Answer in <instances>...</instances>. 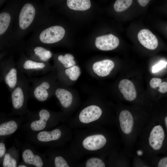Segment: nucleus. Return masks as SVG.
Returning a JSON list of instances; mask_svg holds the SVG:
<instances>
[{
  "label": "nucleus",
  "mask_w": 167,
  "mask_h": 167,
  "mask_svg": "<svg viewBox=\"0 0 167 167\" xmlns=\"http://www.w3.org/2000/svg\"><path fill=\"white\" fill-rule=\"evenodd\" d=\"M119 43V40L117 37L109 34L97 37L95 44L96 47L101 50L109 51L116 48Z\"/></svg>",
  "instance_id": "6e6552de"
},
{
  "label": "nucleus",
  "mask_w": 167,
  "mask_h": 167,
  "mask_svg": "<svg viewBox=\"0 0 167 167\" xmlns=\"http://www.w3.org/2000/svg\"><path fill=\"white\" fill-rule=\"evenodd\" d=\"M30 81L22 73L18 84L10 92L11 103L14 109L21 110L24 107L29 95Z\"/></svg>",
  "instance_id": "20e7f679"
},
{
  "label": "nucleus",
  "mask_w": 167,
  "mask_h": 167,
  "mask_svg": "<svg viewBox=\"0 0 167 167\" xmlns=\"http://www.w3.org/2000/svg\"><path fill=\"white\" fill-rule=\"evenodd\" d=\"M106 139L103 135L96 134L86 137L83 141L82 144L85 149L95 151L102 148L106 144Z\"/></svg>",
  "instance_id": "9b49d317"
},
{
  "label": "nucleus",
  "mask_w": 167,
  "mask_h": 167,
  "mask_svg": "<svg viewBox=\"0 0 167 167\" xmlns=\"http://www.w3.org/2000/svg\"><path fill=\"white\" fill-rule=\"evenodd\" d=\"M6 148L5 144L2 142L0 143V157L1 158L6 154Z\"/></svg>",
  "instance_id": "473e14b6"
},
{
  "label": "nucleus",
  "mask_w": 167,
  "mask_h": 167,
  "mask_svg": "<svg viewBox=\"0 0 167 167\" xmlns=\"http://www.w3.org/2000/svg\"><path fill=\"white\" fill-rule=\"evenodd\" d=\"M64 29L59 26H52L43 30L40 33L39 39L42 43L50 44L61 40L65 34Z\"/></svg>",
  "instance_id": "39448f33"
},
{
  "label": "nucleus",
  "mask_w": 167,
  "mask_h": 167,
  "mask_svg": "<svg viewBox=\"0 0 167 167\" xmlns=\"http://www.w3.org/2000/svg\"><path fill=\"white\" fill-rule=\"evenodd\" d=\"M167 64V62L161 61L158 63L152 66V73L157 72L165 67Z\"/></svg>",
  "instance_id": "c85d7f7f"
},
{
  "label": "nucleus",
  "mask_w": 167,
  "mask_h": 167,
  "mask_svg": "<svg viewBox=\"0 0 167 167\" xmlns=\"http://www.w3.org/2000/svg\"><path fill=\"white\" fill-rule=\"evenodd\" d=\"M52 71L32 80V83L30 86L29 96L41 102L49 98L55 88L54 77Z\"/></svg>",
  "instance_id": "f257e3e1"
},
{
  "label": "nucleus",
  "mask_w": 167,
  "mask_h": 167,
  "mask_svg": "<svg viewBox=\"0 0 167 167\" xmlns=\"http://www.w3.org/2000/svg\"><path fill=\"white\" fill-rule=\"evenodd\" d=\"M18 167H26V166L24 165H20L18 166Z\"/></svg>",
  "instance_id": "e433bc0d"
},
{
  "label": "nucleus",
  "mask_w": 167,
  "mask_h": 167,
  "mask_svg": "<svg viewBox=\"0 0 167 167\" xmlns=\"http://www.w3.org/2000/svg\"><path fill=\"white\" fill-rule=\"evenodd\" d=\"M157 166L158 167H167V157L161 159L158 162Z\"/></svg>",
  "instance_id": "2f4dec72"
},
{
  "label": "nucleus",
  "mask_w": 167,
  "mask_h": 167,
  "mask_svg": "<svg viewBox=\"0 0 167 167\" xmlns=\"http://www.w3.org/2000/svg\"><path fill=\"white\" fill-rule=\"evenodd\" d=\"M114 62L111 60L106 59L95 62L92 66L94 72L101 77L109 75L114 67Z\"/></svg>",
  "instance_id": "4468645a"
},
{
  "label": "nucleus",
  "mask_w": 167,
  "mask_h": 167,
  "mask_svg": "<svg viewBox=\"0 0 167 167\" xmlns=\"http://www.w3.org/2000/svg\"><path fill=\"white\" fill-rule=\"evenodd\" d=\"M3 166L4 167H16L17 166L16 160L12 157L9 154H6L3 159Z\"/></svg>",
  "instance_id": "bb28decb"
},
{
  "label": "nucleus",
  "mask_w": 167,
  "mask_h": 167,
  "mask_svg": "<svg viewBox=\"0 0 167 167\" xmlns=\"http://www.w3.org/2000/svg\"><path fill=\"white\" fill-rule=\"evenodd\" d=\"M36 14L34 6L30 3L25 4L19 13V20L20 28L23 30L27 28L32 23Z\"/></svg>",
  "instance_id": "0eeeda50"
},
{
  "label": "nucleus",
  "mask_w": 167,
  "mask_h": 167,
  "mask_svg": "<svg viewBox=\"0 0 167 167\" xmlns=\"http://www.w3.org/2000/svg\"><path fill=\"white\" fill-rule=\"evenodd\" d=\"M55 166L56 167H69L66 161L61 156H57L54 160Z\"/></svg>",
  "instance_id": "cd10ccee"
},
{
  "label": "nucleus",
  "mask_w": 167,
  "mask_h": 167,
  "mask_svg": "<svg viewBox=\"0 0 167 167\" xmlns=\"http://www.w3.org/2000/svg\"><path fill=\"white\" fill-rule=\"evenodd\" d=\"M137 37L140 43L148 49L154 50L158 45V41L156 36L148 29H143L140 30Z\"/></svg>",
  "instance_id": "f8f14e48"
},
{
  "label": "nucleus",
  "mask_w": 167,
  "mask_h": 167,
  "mask_svg": "<svg viewBox=\"0 0 167 167\" xmlns=\"http://www.w3.org/2000/svg\"><path fill=\"white\" fill-rule=\"evenodd\" d=\"M139 4L142 6H146L150 0H137Z\"/></svg>",
  "instance_id": "72a5a7b5"
},
{
  "label": "nucleus",
  "mask_w": 167,
  "mask_h": 167,
  "mask_svg": "<svg viewBox=\"0 0 167 167\" xmlns=\"http://www.w3.org/2000/svg\"><path fill=\"white\" fill-rule=\"evenodd\" d=\"M86 167H105L104 162L101 159L97 158H92L88 159L86 163Z\"/></svg>",
  "instance_id": "a878e982"
},
{
  "label": "nucleus",
  "mask_w": 167,
  "mask_h": 167,
  "mask_svg": "<svg viewBox=\"0 0 167 167\" xmlns=\"http://www.w3.org/2000/svg\"><path fill=\"white\" fill-rule=\"evenodd\" d=\"M32 51L30 58L38 62H48L52 56L50 51L41 46L35 47L33 49Z\"/></svg>",
  "instance_id": "f3484780"
},
{
  "label": "nucleus",
  "mask_w": 167,
  "mask_h": 167,
  "mask_svg": "<svg viewBox=\"0 0 167 167\" xmlns=\"http://www.w3.org/2000/svg\"><path fill=\"white\" fill-rule=\"evenodd\" d=\"M164 121L165 126L167 130V116L165 117Z\"/></svg>",
  "instance_id": "c9c22d12"
},
{
  "label": "nucleus",
  "mask_w": 167,
  "mask_h": 167,
  "mask_svg": "<svg viewBox=\"0 0 167 167\" xmlns=\"http://www.w3.org/2000/svg\"><path fill=\"white\" fill-rule=\"evenodd\" d=\"M119 124L122 132L129 135L133 132L135 125V119L132 114L127 110L120 113L119 116Z\"/></svg>",
  "instance_id": "1a4fd4ad"
},
{
  "label": "nucleus",
  "mask_w": 167,
  "mask_h": 167,
  "mask_svg": "<svg viewBox=\"0 0 167 167\" xmlns=\"http://www.w3.org/2000/svg\"><path fill=\"white\" fill-rule=\"evenodd\" d=\"M18 128L16 122L11 120L1 124L0 125V136L7 135L14 133Z\"/></svg>",
  "instance_id": "412c9836"
},
{
  "label": "nucleus",
  "mask_w": 167,
  "mask_h": 167,
  "mask_svg": "<svg viewBox=\"0 0 167 167\" xmlns=\"http://www.w3.org/2000/svg\"><path fill=\"white\" fill-rule=\"evenodd\" d=\"M119 89L124 98L128 101L134 100L136 97V92L133 83L130 80L124 79L121 80Z\"/></svg>",
  "instance_id": "ddd939ff"
},
{
  "label": "nucleus",
  "mask_w": 167,
  "mask_h": 167,
  "mask_svg": "<svg viewBox=\"0 0 167 167\" xmlns=\"http://www.w3.org/2000/svg\"><path fill=\"white\" fill-rule=\"evenodd\" d=\"M66 3L69 8L76 11L86 10L91 6L90 0H67Z\"/></svg>",
  "instance_id": "aec40b11"
},
{
  "label": "nucleus",
  "mask_w": 167,
  "mask_h": 167,
  "mask_svg": "<svg viewBox=\"0 0 167 167\" xmlns=\"http://www.w3.org/2000/svg\"><path fill=\"white\" fill-rule=\"evenodd\" d=\"M22 157L24 161L27 164L33 165L36 167L43 166L41 157L39 155H35L29 149H26L23 152Z\"/></svg>",
  "instance_id": "a211bd4d"
},
{
  "label": "nucleus",
  "mask_w": 167,
  "mask_h": 167,
  "mask_svg": "<svg viewBox=\"0 0 167 167\" xmlns=\"http://www.w3.org/2000/svg\"><path fill=\"white\" fill-rule=\"evenodd\" d=\"M61 135L60 130L56 129L50 131H41L37 134L36 137L40 141L48 142L58 139Z\"/></svg>",
  "instance_id": "6ab92c4d"
},
{
  "label": "nucleus",
  "mask_w": 167,
  "mask_h": 167,
  "mask_svg": "<svg viewBox=\"0 0 167 167\" xmlns=\"http://www.w3.org/2000/svg\"></svg>",
  "instance_id": "4c0bfd02"
},
{
  "label": "nucleus",
  "mask_w": 167,
  "mask_h": 167,
  "mask_svg": "<svg viewBox=\"0 0 167 167\" xmlns=\"http://www.w3.org/2000/svg\"><path fill=\"white\" fill-rule=\"evenodd\" d=\"M132 0H116L113 7L115 11L120 12L128 8L132 4Z\"/></svg>",
  "instance_id": "393cba45"
},
{
  "label": "nucleus",
  "mask_w": 167,
  "mask_h": 167,
  "mask_svg": "<svg viewBox=\"0 0 167 167\" xmlns=\"http://www.w3.org/2000/svg\"><path fill=\"white\" fill-rule=\"evenodd\" d=\"M102 113V110L99 107L91 105L86 107L81 111L79 118L81 122L88 123L98 119Z\"/></svg>",
  "instance_id": "9d476101"
},
{
  "label": "nucleus",
  "mask_w": 167,
  "mask_h": 167,
  "mask_svg": "<svg viewBox=\"0 0 167 167\" xmlns=\"http://www.w3.org/2000/svg\"><path fill=\"white\" fill-rule=\"evenodd\" d=\"M64 73L69 79L72 81L76 80L81 74L79 67L77 66H74L64 70Z\"/></svg>",
  "instance_id": "b1692460"
},
{
  "label": "nucleus",
  "mask_w": 167,
  "mask_h": 167,
  "mask_svg": "<svg viewBox=\"0 0 167 167\" xmlns=\"http://www.w3.org/2000/svg\"><path fill=\"white\" fill-rule=\"evenodd\" d=\"M137 154H138V156H140L142 155L143 154V151L140 150H139L137 151Z\"/></svg>",
  "instance_id": "f704fd0d"
},
{
  "label": "nucleus",
  "mask_w": 167,
  "mask_h": 167,
  "mask_svg": "<svg viewBox=\"0 0 167 167\" xmlns=\"http://www.w3.org/2000/svg\"><path fill=\"white\" fill-rule=\"evenodd\" d=\"M158 91L161 93H165L167 92V83L165 82H161L159 87Z\"/></svg>",
  "instance_id": "7c9ffc66"
},
{
  "label": "nucleus",
  "mask_w": 167,
  "mask_h": 167,
  "mask_svg": "<svg viewBox=\"0 0 167 167\" xmlns=\"http://www.w3.org/2000/svg\"><path fill=\"white\" fill-rule=\"evenodd\" d=\"M20 71L28 75H43L52 71L53 66L49 62H42L22 57L16 63Z\"/></svg>",
  "instance_id": "7ed1b4c3"
},
{
  "label": "nucleus",
  "mask_w": 167,
  "mask_h": 167,
  "mask_svg": "<svg viewBox=\"0 0 167 167\" xmlns=\"http://www.w3.org/2000/svg\"><path fill=\"white\" fill-rule=\"evenodd\" d=\"M73 56L70 54H66L64 56L59 55L58 57V61L66 69L75 66V62Z\"/></svg>",
  "instance_id": "5701e85b"
},
{
  "label": "nucleus",
  "mask_w": 167,
  "mask_h": 167,
  "mask_svg": "<svg viewBox=\"0 0 167 167\" xmlns=\"http://www.w3.org/2000/svg\"><path fill=\"white\" fill-rule=\"evenodd\" d=\"M54 92L63 108H66L71 105L73 100V96L70 92L63 88H58L55 89L54 88Z\"/></svg>",
  "instance_id": "2eb2a0df"
},
{
  "label": "nucleus",
  "mask_w": 167,
  "mask_h": 167,
  "mask_svg": "<svg viewBox=\"0 0 167 167\" xmlns=\"http://www.w3.org/2000/svg\"><path fill=\"white\" fill-rule=\"evenodd\" d=\"M165 137L164 131L161 126H153L148 135V142L149 147L153 151L160 149L163 144Z\"/></svg>",
  "instance_id": "423d86ee"
},
{
  "label": "nucleus",
  "mask_w": 167,
  "mask_h": 167,
  "mask_svg": "<svg viewBox=\"0 0 167 167\" xmlns=\"http://www.w3.org/2000/svg\"><path fill=\"white\" fill-rule=\"evenodd\" d=\"M40 118L38 120L32 122L30 127L34 131H39L44 129L50 116L49 110L45 109L40 110L38 113Z\"/></svg>",
  "instance_id": "dca6fc26"
},
{
  "label": "nucleus",
  "mask_w": 167,
  "mask_h": 167,
  "mask_svg": "<svg viewBox=\"0 0 167 167\" xmlns=\"http://www.w3.org/2000/svg\"><path fill=\"white\" fill-rule=\"evenodd\" d=\"M11 20L10 14L3 12L0 14V35H1L6 31Z\"/></svg>",
  "instance_id": "4be33fe9"
},
{
  "label": "nucleus",
  "mask_w": 167,
  "mask_h": 167,
  "mask_svg": "<svg viewBox=\"0 0 167 167\" xmlns=\"http://www.w3.org/2000/svg\"><path fill=\"white\" fill-rule=\"evenodd\" d=\"M0 81L5 84L11 92L18 84L22 73L12 58L1 61Z\"/></svg>",
  "instance_id": "f03ea898"
},
{
  "label": "nucleus",
  "mask_w": 167,
  "mask_h": 167,
  "mask_svg": "<svg viewBox=\"0 0 167 167\" xmlns=\"http://www.w3.org/2000/svg\"><path fill=\"white\" fill-rule=\"evenodd\" d=\"M161 83V79L153 78L151 79L150 82V87L153 88H155L159 87Z\"/></svg>",
  "instance_id": "c756f323"
}]
</instances>
